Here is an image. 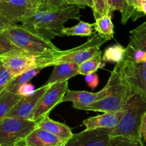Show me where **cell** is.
<instances>
[{"mask_svg":"<svg viewBox=\"0 0 146 146\" xmlns=\"http://www.w3.org/2000/svg\"><path fill=\"white\" fill-rule=\"evenodd\" d=\"M145 1L146 0H126L128 8H129L130 18L132 19L133 21H135L136 19H138L137 9L141 2Z\"/></svg>","mask_w":146,"mask_h":146,"instance_id":"obj_30","label":"cell"},{"mask_svg":"<svg viewBox=\"0 0 146 146\" xmlns=\"http://www.w3.org/2000/svg\"><path fill=\"white\" fill-rule=\"evenodd\" d=\"M1 34L24 52L38 58L55 57L64 52L51 40L33 32L21 24L9 25Z\"/></svg>","mask_w":146,"mask_h":146,"instance_id":"obj_2","label":"cell"},{"mask_svg":"<svg viewBox=\"0 0 146 146\" xmlns=\"http://www.w3.org/2000/svg\"><path fill=\"white\" fill-rule=\"evenodd\" d=\"M14 78L12 74L2 65L0 62V93L5 90L7 85Z\"/></svg>","mask_w":146,"mask_h":146,"instance_id":"obj_29","label":"cell"},{"mask_svg":"<svg viewBox=\"0 0 146 146\" xmlns=\"http://www.w3.org/2000/svg\"><path fill=\"white\" fill-rule=\"evenodd\" d=\"M50 85L51 84H44L36 89L32 94L23 96L6 117L30 120L37 102Z\"/></svg>","mask_w":146,"mask_h":146,"instance_id":"obj_12","label":"cell"},{"mask_svg":"<svg viewBox=\"0 0 146 146\" xmlns=\"http://www.w3.org/2000/svg\"><path fill=\"white\" fill-rule=\"evenodd\" d=\"M37 127L46 130V131L66 140H69L74 134L71 127H68L67 125L59 123V122L54 121L52 119L50 118L49 116H46L42 120L38 121L37 123Z\"/></svg>","mask_w":146,"mask_h":146,"instance_id":"obj_17","label":"cell"},{"mask_svg":"<svg viewBox=\"0 0 146 146\" xmlns=\"http://www.w3.org/2000/svg\"><path fill=\"white\" fill-rule=\"evenodd\" d=\"M66 5H76L82 9L88 7L93 9L94 1V0H66Z\"/></svg>","mask_w":146,"mask_h":146,"instance_id":"obj_31","label":"cell"},{"mask_svg":"<svg viewBox=\"0 0 146 146\" xmlns=\"http://www.w3.org/2000/svg\"><path fill=\"white\" fill-rule=\"evenodd\" d=\"M123 73L134 92H141L146 94V64L135 63L124 59Z\"/></svg>","mask_w":146,"mask_h":146,"instance_id":"obj_13","label":"cell"},{"mask_svg":"<svg viewBox=\"0 0 146 146\" xmlns=\"http://www.w3.org/2000/svg\"><path fill=\"white\" fill-rule=\"evenodd\" d=\"M94 24L79 21L76 25L71 27H64L62 29L64 36H79V37H91L94 34Z\"/></svg>","mask_w":146,"mask_h":146,"instance_id":"obj_21","label":"cell"},{"mask_svg":"<svg viewBox=\"0 0 146 146\" xmlns=\"http://www.w3.org/2000/svg\"><path fill=\"white\" fill-rule=\"evenodd\" d=\"M36 127L34 120L4 117L0 121V146H16Z\"/></svg>","mask_w":146,"mask_h":146,"instance_id":"obj_6","label":"cell"},{"mask_svg":"<svg viewBox=\"0 0 146 146\" xmlns=\"http://www.w3.org/2000/svg\"><path fill=\"white\" fill-rule=\"evenodd\" d=\"M123 78V60L115 64L111 72L108 81L105 87L97 92H91L81 90H70L64 96L62 102H71L73 107L78 110H83L89 104L98 101L113 92L122 82Z\"/></svg>","mask_w":146,"mask_h":146,"instance_id":"obj_5","label":"cell"},{"mask_svg":"<svg viewBox=\"0 0 146 146\" xmlns=\"http://www.w3.org/2000/svg\"><path fill=\"white\" fill-rule=\"evenodd\" d=\"M113 128L86 130L73 134L65 146H107Z\"/></svg>","mask_w":146,"mask_h":146,"instance_id":"obj_10","label":"cell"},{"mask_svg":"<svg viewBox=\"0 0 146 146\" xmlns=\"http://www.w3.org/2000/svg\"><path fill=\"white\" fill-rule=\"evenodd\" d=\"M125 110L119 124L113 129L111 137L123 136L129 138L142 140L141 124L146 113V94L135 92L124 106Z\"/></svg>","mask_w":146,"mask_h":146,"instance_id":"obj_3","label":"cell"},{"mask_svg":"<svg viewBox=\"0 0 146 146\" xmlns=\"http://www.w3.org/2000/svg\"><path fill=\"white\" fill-rule=\"evenodd\" d=\"M125 110L116 112L104 113V114L94 117H88L83 121L86 130H94L98 128H114L116 127L123 116Z\"/></svg>","mask_w":146,"mask_h":146,"instance_id":"obj_15","label":"cell"},{"mask_svg":"<svg viewBox=\"0 0 146 146\" xmlns=\"http://www.w3.org/2000/svg\"><path fill=\"white\" fill-rule=\"evenodd\" d=\"M9 24L0 16V33L2 32L7 27H8Z\"/></svg>","mask_w":146,"mask_h":146,"instance_id":"obj_38","label":"cell"},{"mask_svg":"<svg viewBox=\"0 0 146 146\" xmlns=\"http://www.w3.org/2000/svg\"><path fill=\"white\" fill-rule=\"evenodd\" d=\"M39 58L26 53L7 54L0 57L2 65L12 74L14 77L22 74L31 68L38 67Z\"/></svg>","mask_w":146,"mask_h":146,"instance_id":"obj_11","label":"cell"},{"mask_svg":"<svg viewBox=\"0 0 146 146\" xmlns=\"http://www.w3.org/2000/svg\"><path fill=\"white\" fill-rule=\"evenodd\" d=\"M49 9V3L48 0H40V7L38 10Z\"/></svg>","mask_w":146,"mask_h":146,"instance_id":"obj_37","label":"cell"},{"mask_svg":"<svg viewBox=\"0 0 146 146\" xmlns=\"http://www.w3.org/2000/svg\"><path fill=\"white\" fill-rule=\"evenodd\" d=\"M35 90L36 89L34 86L31 84V83L28 82L27 84H23L19 87L18 92H17V94H20L21 96L29 95V94H32Z\"/></svg>","mask_w":146,"mask_h":146,"instance_id":"obj_33","label":"cell"},{"mask_svg":"<svg viewBox=\"0 0 146 146\" xmlns=\"http://www.w3.org/2000/svg\"><path fill=\"white\" fill-rule=\"evenodd\" d=\"M141 132V135H142V137L146 142V113L142 120Z\"/></svg>","mask_w":146,"mask_h":146,"instance_id":"obj_36","label":"cell"},{"mask_svg":"<svg viewBox=\"0 0 146 146\" xmlns=\"http://www.w3.org/2000/svg\"><path fill=\"white\" fill-rule=\"evenodd\" d=\"M102 52H99L94 57L86 60L78 65V72L79 74L86 75L91 73L96 72L99 68H103L105 64L103 63Z\"/></svg>","mask_w":146,"mask_h":146,"instance_id":"obj_22","label":"cell"},{"mask_svg":"<svg viewBox=\"0 0 146 146\" xmlns=\"http://www.w3.org/2000/svg\"><path fill=\"white\" fill-rule=\"evenodd\" d=\"M112 16L106 15L95 19L94 23V29L98 34L106 36L108 38L111 39L114 37V25L112 22Z\"/></svg>","mask_w":146,"mask_h":146,"instance_id":"obj_23","label":"cell"},{"mask_svg":"<svg viewBox=\"0 0 146 146\" xmlns=\"http://www.w3.org/2000/svg\"><path fill=\"white\" fill-rule=\"evenodd\" d=\"M16 146H25V145H24L23 144L22 141H21V142H20L19 143H18V144H17Z\"/></svg>","mask_w":146,"mask_h":146,"instance_id":"obj_40","label":"cell"},{"mask_svg":"<svg viewBox=\"0 0 146 146\" xmlns=\"http://www.w3.org/2000/svg\"><path fill=\"white\" fill-rule=\"evenodd\" d=\"M85 81L88 86L91 88L94 89L98 86L99 83V78L96 72L91 73L85 75Z\"/></svg>","mask_w":146,"mask_h":146,"instance_id":"obj_32","label":"cell"},{"mask_svg":"<svg viewBox=\"0 0 146 146\" xmlns=\"http://www.w3.org/2000/svg\"><path fill=\"white\" fill-rule=\"evenodd\" d=\"M108 13L112 16L115 11H118L121 14V23L125 24L130 18L129 8L126 0H107Z\"/></svg>","mask_w":146,"mask_h":146,"instance_id":"obj_25","label":"cell"},{"mask_svg":"<svg viewBox=\"0 0 146 146\" xmlns=\"http://www.w3.org/2000/svg\"><path fill=\"white\" fill-rule=\"evenodd\" d=\"M44 69L42 67H37L27 70L22 74L14 77L7 85L6 89L13 92L17 93L21 85L29 82L30 80L37 75L41 70Z\"/></svg>","mask_w":146,"mask_h":146,"instance_id":"obj_19","label":"cell"},{"mask_svg":"<svg viewBox=\"0 0 146 146\" xmlns=\"http://www.w3.org/2000/svg\"><path fill=\"white\" fill-rule=\"evenodd\" d=\"M32 3L34 4V7L36 8L37 10L39 9V7H40V0H31Z\"/></svg>","mask_w":146,"mask_h":146,"instance_id":"obj_39","label":"cell"},{"mask_svg":"<svg viewBox=\"0 0 146 146\" xmlns=\"http://www.w3.org/2000/svg\"><path fill=\"white\" fill-rule=\"evenodd\" d=\"M107 146H145L143 140L129 138L123 136L111 137Z\"/></svg>","mask_w":146,"mask_h":146,"instance_id":"obj_26","label":"cell"},{"mask_svg":"<svg viewBox=\"0 0 146 146\" xmlns=\"http://www.w3.org/2000/svg\"><path fill=\"white\" fill-rule=\"evenodd\" d=\"M125 48H124L120 44H115L106 49L102 56L103 63L106 64V62H115L123 60L125 56Z\"/></svg>","mask_w":146,"mask_h":146,"instance_id":"obj_24","label":"cell"},{"mask_svg":"<svg viewBox=\"0 0 146 146\" xmlns=\"http://www.w3.org/2000/svg\"><path fill=\"white\" fill-rule=\"evenodd\" d=\"M36 11L31 0H0V16L9 25L21 23Z\"/></svg>","mask_w":146,"mask_h":146,"instance_id":"obj_9","label":"cell"},{"mask_svg":"<svg viewBox=\"0 0 146 146\" xmlns=\"http://www.w3.org/2000/svg\"><path fill=\"white\" fill-rule=\"evenodd\" d=\"M68 90V80L51 84L37 102L30 120L38 123L46 116H49L51 110L62 102L63 97Z\"/></svg>","mask_w":146,"mask_h":146,"instance_id":"obj_8","label":"cell"},{"mask_svg":"<svg viewBox=\"0 0 146 146\" xmlns=\"http://www.w3.org/2000/svg\"><path fill=\"white\" fill-rule=\"evenodd\" d=\"M108 40L110 39L106 36L96 33L84 44L70 50H64L63 54L60 55L39 58L38 67L46 68L50 66L54 67L57 64L66 62L75 63L79 65L101 52V46Z\"/></svg>","mask_w":146,"mask_h":146,"instance_id":"obj_4","label":"cell"},{"mask_svg":"<svg viewBox=\"0 0 146 146\" xmlns=\"http://www.w3.org/2000/svg\"><path fill=\"white\" fill-rule=\"evenodd\" d=\"M94 6L92 10L95 19L109 15L107 0H94Z\"/></svg>","mask_w":146,"mask_h":146,"instance_id":"obj_28","label":"cell"},{"mask_svg":"<svg viewBox=\"0 0 146 146\" xmlns=\"http://www.w3.org/2000/svg\"><path fill=\"white\" fill-rule=\"evenodd\" d=\"M134 92H135L132 86L123 73L122 82L113 92L98 101L89 104L86 107L84 110L102 113L120 111L123 110L124 106L126 104Z\"/></svg>","mask_w":146,"mask_h":146,"instance_id":"obj_7","label":"cell"},{"mask_svg":"<svg viewBox=\"0 0 146 146\" xmlns=\"http://www.w3.org/2000/svg\"><path fill=\"white\" fill-rule=\"evenodd\" d=\"M49 9H56L61 8L66 4V0H48Z\"/></svg>","mask_w":146,"mask_h":146,"instance_id":"obj_34","label":"cell"},{"mask_svg":"<svg viewBox=\"0 0 146 146\" xmlns=\"http://www.w3.org/2000/svg\"><path fill=\"white\" fill-rule=\"evenodd\" d=\"M22 97L7 89L0 93V121L6 117Z\"/></svg>","mask_w":146,"mask_h":146,"instance_id":"obj_18","label":"cell"},{"mask_svg":"<svg viewBox=\"0 0 146 146\" xmlns=\"http://www.w3.org/2000/svg\"><path fill=\"white\" fill-rule=\"evenodd\" d=\"M81 9L76 5H65L56 9L37 10L23 21L21 25L47 40L64 37V24L69 19L79 20Z\"/></svg>","mask_w":146,"mask_h":146,"instance_id":"obj_1","label":"cell"},{"mask_svg":"<svg viewBox=\"0 0 146 146\" xmlns=\"http://www.w3.org/2000/svg\"><path fill=\"white\" fill-rule=\"evenodd\" d=\"M144 15H146V1L141 2L140 5L138 6V9H137V17H138V19Z\"/></svg>","mask_w":146,"mask_h":146,"instance_id":"obj_35","label":"cell"},{"mask_svg":"<svg viewBox=\"0 0 146 146\" xmlns=\"http://www.w3.org/2000/svg\"><path fill=\"white\" fill-rule=\"evenodd\" d=\"M67 141L36 127L26 137L22 143L25 146H65Z\"/></svg>","mask_w":146,"mask_h":146,"instance_id":"obj_14","label":"cell"},{"mask_svg":"<svg viewBox=\"0 0 146 146\" xmlns=\"http://www.w3.org/2000/svg\"><path fill=\"white\" fill-rule=\"evenodd\" d=\"M79 74L78 64L75 63H61L54 66V70L44 84L67 81L70 78Z\"/></svg>","mask_w":146,"mask_h":146,"instance_id":"obj_16","label":"cell"},{"mask_svg":"<svg viewBox=\"0 0 146 146\" xmlns=\"http://www.w3.org/2000/svg\"><path fill=\"white\" fill-rule=\"evenodd\" d=\"M15 53H26L14 45L8 39L0 33V57L2 56ZM27 54V53H26Z\"/></svg>","mask_w":146,"mask_h":146,"instance_id":"obj_27","label":"cell"},{"mask_svg":"<svg viewBox=\"0 0 146 146\" xmlns=\"http://www.w3.org/2000/svg\"><path fill=\"white\" fill-rule=\"evenodd\" d=\"M128 46L146 50V21L130 31Z\"/></svg>","mask_w":146,"mask_h":146,"instance_id":"obj_20","label":"cell"}]
</instances>
